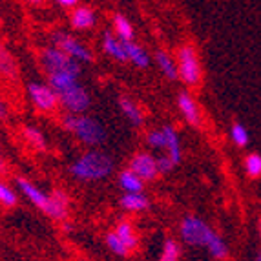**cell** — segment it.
<instances>
[{
	"mask_svg": "<svg viewBox=\"0 0 261 261\" xmlns=\"http://www.w3.org/2000/svg\"><path fill=\"white\" fill-rule=\"evenodd\" d=\"M15 188L18 194H22L31 205L37 210H40L44 216H48L51 221L62 223L66 219H70L71 197L62 188H53V192L48 194L39 185H35L28 177H22V175L15 177Z\"/></svg>",
	"mask_w": 261,
	"mask_h": 261,
	"instance_id": "cell-1",
	"label": "cell"
},
{
	"mask_svg": "<svg viewBox=\"0 0 261 261\" xmlns=\"http://www.w3.org/2000/svg\"><path fill=\"white\" fill-rule=\"evenodd\" d=\"M70 175L79 183H100L115 172V159L100 148H88L70 165Z\"/></svg>",
	"mask_w": 261,
	"mask_h": 261,
	"instance_id": "cell-2",
	"label": "cell"
},
{
	"mask_svg": "<svg viewBox=\"0 0 261 261\" xmlns=\"http://www.w3.org/2000/svg\"><path fill=\"white\" fill-rule=\"evenodd\" d=\"M61 126L86 148H99L108 139L105 124L90 113H64Z\"/></svg>",
	"mask_w": 261,
	"mask_h": 261,
	"instance_id": "cell-3",
	"label": "cell"
},
{
	"mask_svg": "<svg viewBox=\"0 0 261 261\" xmlns=\"http://www.w3.org/2000/svg\"><path fill=\"white\" fill-rule=\"evenodd\" d=\"M39 64L46 77L48 75H77L81 77L83 73V64L53 44L44 46L39 51Z\"/></svg>",
	"mask_w": 261,
	"mask_h": 261,
	"instance_id": "cell-4",
	"label": "cell"
},
{
	"mask_svg": "<svg viewBox=\"0 0 261 261\" xmlns=\"http://www.w3.org/2000/svg\"><path fill=\"white\" fill-rule=\"evenodd\" d=\"M175 62H177L179 81L187 88H196L203 81V68H201L199 51L192 42L179 44L174 53Z\"/></svg>",
	"mask_w": 261,
	"mask_h": 261,
	"instance_id": "cell-5",
	"label": "cell"
},
{
	"mask_svg": "<svg viewBox=\"0 0 261 261\" xmlns=\"http://www.w3.org/2000/svg\"><path fill=\"white\" fill-rule=\"evenodd\" d=\"M216 236L218 232L214 230L205 219H201L199 216H194V214H187L179 223V238L188 247L206 248Z\"/></svg>",
	"mask_w": 261,
	"mask_h": 261,
	"instance_id": "cell-6",
	"label": "cell"
},
{
	"mask_svg": "<svg viewBox=\"0 0 261 261\" xmlns=\"http://www.w3.org/2000/svg\"><path fill=\"white\" fill-rule=\"evenodd\" d=\"M49 44H53L70 57H73L75 61H79L81 64H93L95 62V53L92 51V48L86 46L83 40L77 39L70 31L55 30L51 33V42Z\"/></svg>",
	"mask_w": 261,
	"mask_h": 261,
	"instance_id": "cell-7",
	"label": "cell"
},
{
	"mask_svg": "<svg viewBox=\"0 0 261 261\" xmlns=\"http://www.w3.org/2000/svg\"><path fill=\"white\" fill-rule=\"evenodd\" d=\"M26 92L31 106L39 113L51 115V113H55L57 110L61 108L59 95H57V92L48 81H31V83H28Z\"/></svg>",
	"mask_w": 261,
	"mask_h": 261,
	"instance_id": "cell-8",
	"label": "cell"
},
{
	"mask_svg": "<svg viewBox=\"0 0 261 261\" xmlns=\"http://www.w3.org/2000/svg\"><path fill=\"white\" fill-rule=\"evenodd\" d=\"M57 95L64 113H88V110L92 108V95L81 81L57 92Z\"/></svg>",
	"mask_w": 261,
	"mask_h": 261,
	"instance_id": "cell-9",
	"label": "cell"
},
{
	"mask_svg": "<svg viewBox=\"0 0 261 261\" xmlns=\"http://www.w3.org/2000/svg\"><path fill=\"white\" fill-rule=\"evenodd\" d=\"M128 168L134 170L143 181L152 183L159 177V168H157V155H153L150 150H139V152L132 153Z\"/></svg>",
	"mask_w": 261,
	"mask_h": 261,
	"instance_id": "cell-10",
	"label": "cell"
},
{
	"mask_svg": "<svg viewBox=\"0 0 261 261\" xmlns=\"http://www.w3.org/2000/svg\"><path fill=\"white\" fill-rule=\"evenodd\" d=\"M175 105H177V110L181 113V117L185 119V122H188V126H194V128L201 126L203 117H201L199 105H197L196 97L192 95L188 90H183V92L177 93Z\"/></svg>",
	"mask_w": 261,
	"mask_h": 261,
	"instance_id": "cell-11",
	"label": "cell"
},
{
	"mask_svg": "<svg viewBox=\"0 0 261 261\" xmlns=\"http://www.w3.org/2000/svg\"><path fill=\"white\" fill-rule=\"evenodd\" d=\"M100 48L112 61L119 62V64H128V55H126V46L124 40L119 39L112 30H105L100 35Z\"/></svg>",
	"mask_w": 261,
	"mask_h": 261,
	"instance_id": "cell-12",
	"label": "cell"
},
{
	"mask_svg": "<svg viewBox=\"0 0 261 261\" xmlns=\"http://www.w3.org/2000/svg\"><path fill=\"white\" fill-rule=\"evenodd\" d=\"M68 22H70V28L73 31H90L97 26V13L95 9L90 8V6H83L79 4L77 8L70 9V17H68Z\"/></svg>",
	"mask_w": 261,
	"mask_h": 261,
	"instance_id": "cell-13",
	"label": "cell"
},
{
	"mask_svg": "<svg viewBox=\"0 0 261 261\" xmlns=\"http://www.w3.org/2000/svg\"><path fill=\"white\" fill-rule=\"evenodd\" d=\"M119 208L128 214H143L152 208V199L144 192H122L119 197Z\"/></svg>",
	"mask_w": 261,
	"mask_h": 261,
	"instance_id": "cell-14",
	"label": "cell"
},
{
	"mask_svg": "<svg viewBox=\"0 0 261 261\" xmlns=\"http://www.w3.org/2000/svg\"><path fill=\"white\" fill-rule=\"evenodd\" d=\"M112 230L121 238L122 243L130 248L132 254H135L137 250H139L141 236H139V230H137V226H135V223L132 221V219H119Z\"/></svg>",
	"mask_w": 261,
	"mask_h": 261,
	"instance_id": "cell-15",
	"label": "cell"
},
{
	"mask_svg": "<svg viewBox=\"0 0 261 261\" xmlns=\"http://www.w3.org/2000/svg\"><path fill=\"white\" fill-rule=\"evenodd\" d=\"M119 110H121L122 117L132 128H143L144 126V112L130 95H119L117 99Z\"/></svg>",
	"mask_w": 261,
	"mask_h": 261,
	"instance_id": "cell-16",
	"label": "cell"
},
{
	"mask_svg": "<svg viewBox=\"0 0 261 261\" xmlns=\"http://www.w3.org/2000/svg\"><path fill=\"white\" fill-rule=\"evenodd\" d=\"M20 77V68H18L17 57L11 53V49L0 39V79L4 81H17Z\"/></svg>",
	"mask_w": 261,
	"mask_h": 261,
	"instance_id": "cell-17",
	"label": "cell"
},
{
	"mask_svg": "<svg viewBox=\"0 0 261 261\" xmlns=\"http://www.w3.org/2000/svg\"><path fill=\"white\" fill-rule=\"evenodd\" d=\"M152 57H153V62H155V66H157V70L161 71L163 77H165L166 81H170V83L179 81L177 62H175V57L172 55V53L159 48V49H155V53H153Z\"/></svg>",
	"mask_w": 261,
	"mask_h": 261,
	"instance_id": "cell-18",
	"label": "cell"
},
{
	"mask_svg": "<svg viewBox=\"0 0 261 261\" xmlns=\"http://www.w3.org/2000/svg\"><path fill=\"white\" fill-rule=\"evenodd\" d=\"M163 132H165V153L175 163L183 161V148H181V137H179L177 130L172 124H163Z\"/></svg>",
	"mask_w": 261,
	"mask_h": 261,
	"instance_id": "cell-19",
	"label": "cell"
},
{
	"mask_svg": "<svg viewBox=\"0 0 261 261\" xmlns=\"http://www.w3.org/2000/svg\"><path fill=\"white\" fill-rule=\"evenodd\" d=\"M126 46V55H128V64L139 68V70H146L150 68V64L153 62V57L148 53V49H144L141 44H137L135 40H124Z\"/></svg>",
	"mask_w": 261,
	"mask_h": 261,
	"instance_id": "cell-20",
	"label": "cell"
},
{
	"mask_svg": "<svg viewBox=\"0 0 261 261\" xmlns=\"http://www.w3.org/2000/svg\"><path fill=\"white\" fill-rule=\"evenodd\" d=\"M20 135L22 139L26 141L28 146H31L37 152H46L48 150V139L40 128L33 126V124H24L20 128Z\"/></svg>",
	"mask_w": 261,
	"mask_h": 261,
	"instance_id": "cell-21",
	"label": "cell"
},
{
	"mask_svg": "<svg viewBox=\"0 0 261 261\" xmlns=\"http://www.w3.org/2000/svg\"><path fill=\"white\" fill-rule=\"evenodd\" d=\"M117 185L122 192H144V187H146V181L139 177L135 174L134 170L126 168L119 170L117 174Z\"/></svg>",
	"mask_w": 261,
	"mask_h": 261,
	"instance_id": "cell-22",
	"label": "cell"
},
{
	"mask_svg": "<svg viewBox=\"0 0 261 261\" xmlns=\"http://www.w3.org/2000/svg\"><path fill=\"white\" fill-rule=\"evenodd\" d=\"M110 30L121 40H135V28L126 15L122 13L112 15V28Z\"/></svg>",
	"mask_w": 261,
	"mask_h": 261,
	"instance_id": "cell-23",
	"label": "cell"
},
{
	"mask_svg": "<svg viewBox=\"0 0 261 261\" xmlns=\"http://www.w3.org/2000/svg\"><path fill=\"white\" fill-rule=\"evenodd\" d=\"M105 245H106V248H108L110 252L115 254L117 257H130L132 256L130 248H128L126 245L122 243V240L113 230L106 232V236H105Z\"/></svg>",
	"mask_w": 261,
	"mask_h": 261,
	"instance_id": "cell-24",
	"label": "cell"
},
{
	"mask_svg": "<svg viewBox=\"0 0 261 261\" xmlns=\"http://www.w3.org/2000/svg\"><path fill=\"white\" fill-rule=\"evenodd\" d=\"M157 261H181V245L174 238H166L163 241L161 254Z\"/></svg>",
	"mask_w": 261,
	"mask_h": 261,
	"instance_id": "cell-25",
	"label": "cell"
},
{
	"mask_svg": "<svg viewBox=\"0 0 261 261\" xmlns=\"http://www.w3.org/2000/svg\"><path fill=\"white\" fill-rule=\"evenodd\" d=\"M17 205H18L17 188L9 187L4 179L0 177V206H4V208H15Z\"/></svg>",
	"mask_w": 261,
	"mask_h": 261,
	"instance_id": "cell-26",
	"label": "cell"
},
{
	"mask_svg": "<svg viewBox=\"0 0 261 261\" xmlns=\"http://www.w3.org/2000/svg\"><path fill=\"white\" fill-rule=\"evenodd\" d=\"M206 252H208L216 261H225L226 257H228V254H230V250H228V245H226V241L218 234L208 243V247H206Z\"/></svg>",
	"mask_w": 261,
	"mask_h": 261,
	"instance_id": "cell-27",
	"label": "cell"
},
{
	"mask_svg": "<svg viewBox=\"0 0 261 261\" xmlns=\"http://www.w3.org/2000/svg\"><path fill=\"white\" fill-rule=\"evenodd\" d=\"M144 144L148 150H163L165 152V132L163 126L152 128L144 134Z\"/></svg>",
	"mask_w": 261,
	"mask_h": 261,
	"instance_id": "cell-28",
	"label": "cell"
},
{
	"mask_svg": "<svg viewBox=\"0 0 261 261\" xmlns=\"http://www.w3.org/2000/svg\"><path fill=\"white\" fill-rule=\"evenodd\" d=\"M230 139L238 148H245L250 143V135H248L247 128L241 122H234L230 126Z\"/></svg>",
	"mask_w": 261,
	"mask_h": 261,
	"instance_id": "cell-29",
	"label": "cell"
},
{
	"mask_svg": "<svg viewBox=\"0 0 261 261\" xmlns=\"http://www.w3.org/2000/svg\"><path fill=\"white\" fill-rule=\"evenodd\" d=\"M245 172L252 179L261 175V155L259 153H248L245 157Z\"/></svg>",
	"mask_w": 261,
	"mask_h": 261,
	"instance_id": "cell-30",
	"label": "cell"
},
{
	"mask_svg": "<svg viewBox=\"0 0 261 261\" xmlns=\"http://www.w3.org/2000/svg\"><path fill=\"white\" fill-rule=\"evenodd\" d=\"M175 163L170 159L166 153H163V155H159L157 157V168H159V175H168V174H172L174 172V168H175Z\"/></svg>",
	"mask_w": 261,
	"mask_h": 261,
	"instance_id": "cell-31",
	"label": "cell"
},
{
	"mask_svg": "<svg viewBox=\"0 0 261 261\" xmlns=\"http://www.w3.org/2000/svg\"><path fill=\"white\" fill-rule=\"evenodd\" d=\"M55 4L62 9H73L81 4V0H55Z\"/></svg>",
	"mask_w": 261,
	"mask_h": 261,
	"instance_id": "cell-32",
	"label": "cell"
},
{
	"mask_svg": "<svg viewBox=\"0 0 261 261\" xmlns=\"http://www.w3.org/2000/svg\"><path fill=\"white\" fill-rule=\"evenodd\" d=\"M9 121V108L6 105V100L0 97V122H8Z\"/></svg>",
	"mask_w": 261,
	"mask_h": 261,
	"instance_id": "cell-33",
	"label": "cell"
},
{
	"mask_svg": "<svg viewBox=\"0 0 261 261\" xmlns=\"http://www.w3.org/2000/svg\"><path fill=\"white\" fill-rule=\"evenodd\" d=\"M8 174H9V165L4 159V155L0 153V177H6Z\"/></svg>",
	"mask_w": 261,
	"mask_h": 261,
	"instance_id": "cell-34",
	"label": "cell"
},
{
	"mask_svg": "<svg viewBox=\"0 0 261 261\" xmlns=\"http://www.w3.org/2000/svg\"><path fill=\"white\" fill-rule=\"evenodd\" d=\"M61 228L64 234H70V232H73V225L70 223V219H66V221L61 223Z\"/></svg>",
	"mask_w": 261,
	"mask_h": 261,
	"instance_id": "cell-35",
	"label": "cell"
},
{
	"mask_svg": "<svg viewBox=\"0 0 261 261\" xmlns=\"http://www.w3.org/2000/svg\"><path fill=\"white\" fill-rule=\"evenodd\" d=\"M28 6H33V8H42L46 4V0H24Z\"/></svg>",
	"mask_w": 261,
	"mask_h": 261,
	"instance_id": "cell-36",
	"label": "cell"
},
{
	"mask_svg": "<svg viewBox=\"0 0 261 261\" xmlns=\"http://www.w3.org/2000/svg\"><path fill=\"white\" fill-rule=\"evenodd\" d=\"M2 146H4V144H2V137H0V153H2Z\"/></svg>",
	"mask_w": 261,
	"mask_h": 261,
	"instance_id": "cell-37",
	"label": "cell"
},
{
	"mask_svg": "<svg viewBox=\"0 0 261 261\" xmlns=\"http://www.w3.org/2000/svg\"><path fill=\"white\" fill-rule=\"evenodd\" d=\"M256 261H261V252H259V254H257V256H256Z\"/></svg>",
	"mask_w": 261,
	"mask_h": 261,
	"instance_id": "cell-38",
	"label": "cell"
},
{
	"mask_svg": "<svg viewBox=\"0 0 261 261\" xmlns=\"http://www.w3.org/2000/svg\"><path fill=\"white\" fill-rule=\"evenodd\" d=\"M259 232H261V221H259Z\"/></svg>",
	"mask_w": 261,
	"mask_h": 261,
	"instance_id": "cell-39",
	"label": "cell"
}]
</instances>
